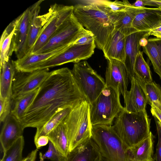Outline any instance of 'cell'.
Wrapping results in <instances>:
<instances>
[{
    "instance_id": "ab89813d",
    "label": "cell",
    "mask_w": 161,
    "mask_h": 161,
    "mask_svg": "<svg viewBox=\"0 0 161 161\" xmlns=\"http://www.w3.org/2000/svg\"><path fill=\"white\" fill-rule=\"evenodd\" d=\"M149 36H153L157 38L161 39V24L157 27L148 31Z\"/></svg>"
},
{
    "instance_id": "4fadbf2b",
    "label": "cell",
    "mask_w": 161,
    "mask_h": 161,
    "mask_svg": "<svg viewBox=\"0 0 161 161\" xmlns=\"http://www.w3.org/2000/svg\"><path fill=\"white\" fill-rule=\"evenodd\" d=\"M31 17L30 8L15 19L16 24L12 40L13 52L18 59L26 54V47Z\"/></svg>"
},
{
    "instance_id": "44dd1931",
    "label": "cell",
    "mask_w": 161,
    "mask_h": 161,
    "mask_svg": "<svg viewBox=\"0 0 161 161\" xmlns=\"http://www.w3.org/2000/svg\"><path fill=\"white\" fill-rule=\"evenodd\" d=\"M69 46L45 53L27 54L22 58L14 61L16 69L21 72H30L36 65L61 53Z\"/></svg>"
},
{
    "instance_id": "b9f144b4",
    "label": "cell",
    "mask_w": 161,
    "mask_h": 161,
    "mask_svg": "<svg viewBox=\"0 0 161 161\" xmlns=\"http://www.w3.org/2000/svg\"><path fill=\"white\" fill-rule=\"evenodd\" d=\"M38 149H36L32 151L22 161H35Z\"/></svg>"
},
{
    "instance_id": "836d02e7",
    "label": "cell",
    "mask_w": 161,
    "mask_h": 161,
    "mask_svg": "<svg viewBox=\"0 0 161 161\" xmlns=\"http://www.w3.org/2000/svg\"><path fill=\"white\" fill-rule=\"evenodd\" d=\"M12 101L11 98H0V121L3 122L7 117L11 114Z\"/></svg>"
},
{
    "instance_id": "d6986e66",
    "label": "cell",
    "mask_w": 161,
    "mask_h": 161,
    "mask_svg": "<svg viewBox=\"0 0 161 161\" xmlns=\"http://www.w3.org/2000/svg\"><path fill=\"white\" fill-rule=\"evenodd\" d=\"M154 136L150 131L145 139L125 151L127 161H155Z\"/></svg>"
},
{
    "instance_id": "8992f818",
    "label": "cell",
    "mask_w": 161,
    "mask_h": 161,
    "mask_svg": "<svg viewBox=\"0 0 161 161\" xmlns=\"http://www.w3.org/2000/svg\"><path fill=\"white\" fill-rule=\"evenodd\" d=\"M92 134L100 151V161H127L125 150L113 125H92Z\"/></svg>"
},
{
    "instance_id": "8d00e7d4",
    "label": "cell",
    "mask_w": 161,
    "mask_h": 161,
    "mask_svg": "<svg viewBox=\"0 0 161 161\" xmlns=\"http://www.w3.org/2000/svg\"><path fill=\"white\" fill-rule=\"evenodd\" d=\"M94 40L93 35L90 31L77 40L74 44L84 45L89 44Z\"/></svg>"
},
{
    "instance_id": "74e56055",
    "label": "cell",
    "mask_w": 161,
    "mask_h": 161,
    "mask_svg": "<svg viewBox=\"0 0 161 161\" xmlns=\"http://www.w3.org/2000/svg\"><path fill=\"white\" fill-rule=\"evenodd\" d=\"M49 142V139L47 136H42L37 139L35 143L36 149H38L47 145Z\"/></svg>"
},
{
    "instance_id": "d6a6232c",
    "label": "cell",
    "mask_w": 161,
    "mask_h": 161,
    "mask_svg": "<svg viewBox=\"0 0 161 161\" xmlns=\"http://www.w3.org/2000/svg\"><path fill=\"white\" fill-rule=\"evenodd\" d=\"M103 2L113 12L120 14L126 11L127 6L129 2L125 0L122 1L115 0L111 1L107 0H103Z\"/></svg>"
},
{
    "instance_id": "1f68e13d",
    "label": "cell",
    "mask_w": 161,
    "mask_h": 161,
    "mask_svg": "<svg viewBox=\"0 0 161 161\" xmlns=\"http://www.w3.org/2000/svg\"><path fill=\"white\" fill-rule=\"evenodd\" d=\"M148 103L161 111V87L154 82L145 84Z\"/></svg>"
},
{
    "instance_id": "7c38bea8",
    "label": "cell",
    "mask_w": 161,
    "mask_h": 161,
    "mask_svg": "<svg viewBox=\"0 0 161 161\" xmlns=\"http://www.w3.org/2000/svg\"><path fill=\"white\" fill-rule=\"evenodd\" d=\"M107 60V66L105 74L106 86L119 91L124 100L128 91L129 79L125 64L115 59Z\"/></svg>"
},
{
    "instance_id": "52a82bcc",
    "label": "cell",
    "mask_w": 161,
    "mask_h": 161,
    "mask_svg": "<svg viewBox=\"0 0 161 161\" xmlns=\"http://www.w3.org/2000/svg\"><path fill=\"white\" fill-rule=\"evenodd\" d=\"M71 71L79 88L92 104L106 87L105 80L86 61L75 63Z\"/></svg>"
},
{
    "instance_id": "83f0119b",
    "label": "cell",
    "mask_w": 161,
    "mask_h": 161,
    "mask_svg": "<svg viewBox=\"0 0 161 161\" xmlns=\"http://www.w3.org/2000/svg\"><path fill=\"white\" fill-rule=\"evenodd\" d=\"M63 121L47 136L49 141L65 157L69 150L68 138Z\"/></svg>"
},
{
    "instance_id": "3957f363",
    "label": "cell",
    "mask_w": 161,
    "mask_h": 161,
    "mask_svg": "<svg viewBox=\"0 0 161 161\" xmlns=\"http://www.w3.org/2000/svg\"><path fill=\"white\" fill-rule=\"evenodd\" d=\"M150 122L146 109L132 113L125 109L119 114L113 126L125 151L149 135Z\"/></svg>"
},
{
    "instance_id": "d4e9b609",
    "label": "cell",
    "mask_w": 161,
    "mask_h": 161,
    "mask_svg": "<svg viewBox=\"0 0 161 161\" xmlns=\"http://www.w3.org/2000/svg\"><path fill=\"white\" fill-rule=\"evenodd\" d=\"M152 64L154 71L161 79V39L150 38L147 45L142 47Z\"/></svg>"
},
{
    "instance_id": "2e32d148",
    "label": "cell",
    "mask_w": 161,
    "mask_h": 161,
    "mask_svg": "<svg viewBox=\"0 0 161 161\" xmlns=\"http://www.w3.org/2000/svg\"><path fill=\"white\" fill-rule=\"evenodd\" d=\"M3 123L0 134L1 150L3 154L23 136L24 129L19 121L11 114Z\"/></svg>"
},
{
    "instance_id": "484cf974",
    "label": "cell",
    "mask_w": 161,
    "mask_h": 161,
    "mask_svg": "<svg viewBox=\"0 0 161 161\" xmlns=\"http://www.w3.org/2000/svg\"><path fill=\"white\" fill-rule=\"evenodd\" d=\"M39 88L22 95L12 101L11 114L19 121L33 102Z\"/></svg>"
},
{
    "instance_id": "5b68a950",
    "label": "cell",
    "mask_w": 161,
    "mask_h": 161,
    "mask_svg": "<svg viewBox=\"0 0 161 161\" xmlns=\"http://www.w3.org/2000/svg\"><path fill=\"white\" fill-rule=\"evenodd\" d=\"M63 121L68 138L69 151L92 138L90 104L87 100L73 108Z\"/></svg>"
},
{
    "instance_id": "4316f807",
    "label": "cell",
    "mask_w": 161,
    "mask_h": 161,
    "mask_svg": "<svg viewBox=\"0 0 161 161\" xmlns=\"http://www.w3.org/2000/svg\"><path fill=\"white\" fill-rule=\"evenodd\" d=\"M16 24L15 19L11 22L3 32L0 40V65L10 58L13 52L12 40Z\"/></svg>"
},
{
    "instance_id": "ffe728a7",
    "label": "cell",
    "mask_w": 161,
    "mask_h": 161,
    "mask_svg": "<svg viewBox=\"0 0 161 161\" xmlns=\"http://www.w3.org/2000/svg\"><path fill=\"white\" fill-rule=\"evenodd\" d=\"M161 24V7L157 8L146 7L144 11L138 14L133 23L138 31H149Z\"/></svg>"
},
{
    "instance_id": "60d3db41",
    "label": "cell",
    "mask_w": 161,
    "mask_h": 161,
    "mask_svg": "<svg viewBox=\"0 0 161 161\" xmlns=\"http://www.w3.org/2000/svg\"><path fill=\"white\" fill-rule=\"evenodd\" d=\"M151 106V112L153 116L156 118L161 122V111L153 106Z\"/></svg>"
},
{
    "instance_id": "ba28073f",
    "label": "cell",
    "mask_w": 161,
    "mask_h": 161,
    "mask_svg": "<svg viewBox=\"0 0 161 161\" xmlns=\"http://www.w3.org/2000/svg\"><path fill=\"white\" fill-rule=\"evenodd\" d=\"M89 31L80 23L73 12L47 43L35 53L48 52L69 46Z\"/></svg>"
},
{
    "instance_id": "cb8c5ba5",
    "label": "cell",
    "mask_w": 161,
    "mask_h": 161,
    "mask_svg": "<svg viewBox=\"0 0 161 161\" xmlns=\"http://www.w3.org/2000/svg\"><path fill=\"white\" fill-rule=\"evenodd\" d=\"M0 98H11L13 77L16 70L14 61L10 58L0 65Z\"/></svg>"
},
{
    "instance_id": "4dcf8cb0",
    "label": "cell",
    "mask_w": 161,
    "mask_h": 161,
    "mask_svg": "<svg viewBox=\"0 0 161 161\" xmlns=\"http://www.w3.org/2000/svg\"><path fill=\"white\" fill-rule=\"evenodd\" d=\"M24 145L23 136L20 137L3 154L0 161H22Z\"/></svg>"
},
{
    "instance_id": "f6af8a7d",
    "label": "cell",
    "mask_w": 161,
    "mask_h": 161,
    "mask_svg": "<svg viewBox=\"0 0 161 161\" xmlns=\"http://www.w3.org/2000/svg\"><path fill=\"white\" fill-rule=\"evenodd\" d=\"M39 160L38 161H44V158L43 157L42 153H39Z\"/></svg>"
},
{
    "instance_id": "e0dca14e",
    "label": "cell",
    "mask_w": 161,
    "mask_h": 161,
    "mask_svg": "<svg viewBox=\"0 0 161 161\" xmlns=\"http://www.w3.org/2000/svg\"><path fill=\"white\" fill-rule=\"evenodd\" d=\"M101 154L92 137L69 151L63 161H100Z\"/></svg>"
},
{
    "instance_id": "7402d4cb",
    "label": "cell",
    "mask_w": 161,
    "mask_h": 161,
    "mask_svg": "<svg viewBox=\"0 0 161 161\" xmlns=\"http://www.w3.org/2000/svg\"><path fill=\"white\" fill-rule=\"evenodd\" d=\"M146 7H137L130 3L126 11L120 13L115 23V29L126 36L138 31L133 26V20L139 13L144 11Z\"/></svg>"
},
{
    "instance_id": "ac0fdd59",
    "label": "cell",
    "mask_w": 161,
    "mask_h": 161,
    "mask_svg": "<svg viewBox=\"0 0 161 161\" xmlns=\"http://www.w3.org/2000/svg\"><path fill=\"white\" fill-rule=\"evenodd\" d=\"M148 32L138 31L126 36L125 57L124 64L130 80L134 76V68L136 59L141 51L140 40L145 36Z\"/></svg>"
},
{
    "instance_id": "f35d334b",
    "label": "cell",
    "mask_w": 161,
    "mask_h": 161,
    "mask_svg": "<svg viewBox=\"0 0 161 161\" xmlns=\"http://www.w3.org/2000/svg\"><path fill=\"white\" fill-rule=\"evenodd\" d=\"M144 6H149L156 7L158 8L161 7V0H142Z\"/></svg>"
},
{
    "instance_id": "5bb4252c",
    "label": "cell",
    "mask_w": 161,
    "mask_h": 161,
    "mask_svg": "<svg viewBox=\"0 0 161 161\" xmlns=\"http://www.w3.org/2000/svg\"><path fill=\"white\" fill-rule=\"evenodd\" d=\"M130 81V89L124 100L125 109L132 113L146 109L148 102L144 88L145 84L135 75Z\"/></svg>"
},
{
    "instance_id": "8fae6325",
    "label": "cell",
    "mask_w": 161,
    "mask_h": 161,
    "mask_svg": "<svg viewBox=\"0 0 161 161\" xmlns=\"http://www.w3.org/2000/svg\"><path fill=\"white\" fill-rule=\"evenodd\" d=\"M48 69L25 72L16 69L12 82V101L19 97L39 88L50 75Z\"/></svg>"
},
{
    "instance_id": "7a4b0ae2",
    "label": "cell",
    "mask_w": 161,
    "mask_h": 161,
    "mask_svg": "<svg viewBox=\"0 0 161 161\" xmlns=\"http://www.w3.org/2000/svg\"><path fill=\"white\" fill-rule=\"evenodd\" d=\"M73 14L80 23L93 35L96 46L103 51L115 31L119 14L112 11L103 0L75 1Z\"/></svg>"
},
{
    "instance_id": "d590c367",
    "label": "cell",
    "mask_w": 161,
    "mask_h": 161,
    "mask_svg": "<svg viewBox=\"0 0 161 161\" xmlns=\"http://www.w3.org/2000/svg\"><path fill=\"white\" fill-rule=\"evenodd\" d=\"M154 117L158 135V142L156 146L155 158L156 161H161V122L156 118Z\"/></svg>"
},
{
    "instance_id": "6da1fadb",
    "label": "cell",
    "mask_w": 161,
    "mask_h": 161,
    "mask_svg": "<svg viewBox=\"0 0 161 161\" xmlns=\"http://www.w3.org/2000/svg\"><path fill=\"white\" fill-rule=\"evenodd\" d=\"M85 100L71 70L66 67L52 71L20 122L24 129L39 128L58 112L73 108Z\"/></svg>"
},
{
    "instance_id": "9a60e30c",
    "label": "cell",
    "mask_w": 161,
    "mask_h": 161,
    "mask_svg": "<svg viewBox=\"0 0 161 161\" xmlns=\"http://www.w3.org/2000/svg\"><path fill=\"white\" fill-rule=\"evenodd\" d=\"M43 1L39 0L29 7L31 17L26 47V54L30 52L43 27L52 14V8L50 6L47 13L43 15H38L40 9V5Z\"/></svg>"
},
{
    "instance_id": "277c9868",
    "label": "cell",
    "mask_w": 161,
    "mask_h": 161,
    "mask_svg": "<svg viewBox=\"0 0 161 161\" xmlns=\"http://www.w3.org/2000/svg\"><path fill=\"white\" fill-rule=\"evenodd\" d=\"M120 95L119 91L106 86L95 101L90 104L92 125H113L114 119L125 109L120 103Z\"/></svg>"
},
{
    "instance_id": "9c48e42d",
    "label": "cell",
    "mask_w": 161,
    "mask_h": 161,
    "mask_svg": "<svg viewBox=\"0 0 161 161\" xmlns=\"http://www.w3.org/2000/svg\"><path fill=\"white\" fill-rule=\"evenodd\" d=\"M96 46L95 41L84 45L73 43L61 53L36 65L30 72L48 69L69 62L76 63L87 59L94 54Z\"/></svg>"
},
{
    "instance_id": "603a6c76",
    "label": "cell",
    "mask_w": 161,
    "mask_h": 161,
    "mask_svg": "<svg viewBox=\"0 0 161 161\" xmlns=\"http://www.w3.org/2000/svg\"><path fill=\"white\" fill-rule=\"evenodd\" d=\"M126 36L115 31L107 45L103 51L107 60L115 59L124 63L125 57Z\"/></svg>"
},
{
    "instance_id": "30bf717a",
    "label": "cell",
    "mask_w": 161,
    "mask_h": 161,
    "mask_svg": "<svg viewBox=\"0 0 161 161\" xmlns=\"http://www.w3.org/2000/svg\"><path fill=\"white\" fill-rule=\"evenodd\" d=\"M51 6L53 10L52 15L43 27L32 49L27 54L35 53L42 47L73 12V6L55 3Z\"/></svg>"
},
{
    "instance_id": "e575fe53",
    "label": "cell",
    "mask_w": 161,
    "mask_h": 161,
    "mask_svg": "<svg viewBox=\"0 0 161 161\" xmlns=\"http://www.w3.org/2000/svg\"><path fill=\"white\" fill-rule=\"evenodd\" d=\"M48 150L43 154L44 159H48L52 161H63L64 157L49 141Z\"/></svg>"
},
{
    "instance_id": "ee69618b",
    "label": "cell",
    "mask_w": 161,
    "mask_h": 161,
    "mask_svg": "<svg viewBox=\"0 0 161 161\" xmlns=\"http://www.w3.org/2000/svg\"><path fill=\"white\" fill-rule=\"evenodd\" d=\"M131 4L133 6L136 7H145L143 5L142 0H137Z\"/></svg>"
},
{
    "instance_id": "7bdbcfd3",
    "label": "cell",
    "mask_w": 161,
    "mask_h": 161,
    "mask_svg": "<svg viewBox=\"0 0 161 161\" xmlns=\"http://www.w3.org/2000/svg\"><path fill=\"white\" fill-rule=\"evenodd\" d=\"M149 36L147 33L145 36L140 39L139 41V44L141 46L143 47L147 45L148 40V38Z\"/></svg>"
},
{
    "instance_id": "f1b7e54d",
    "label": "cell",
    "mask_w": 161,
    "mask_h": 161,
    "mask_svg": "<svg viewBox=\"0 0 161 161\" xmlns=\"http://www.w3.org/2000/svg\"><path fill=\"white\" fill-rule=\"evenodd\" d=\"M73 108L68 107L56 113L43 125L36 129L34 136V142L42 136H47L54 129L59 125L69 114Z\"/></svg>"
},
{
    "instance_id": "f546056e",
    "label": "cell",
    "mask_w": 161,
    "mask_h": 161,
    "mask_svg": "<svg viewBox=\"0 0 161 161\" xmlns=\"http://www.w3.org/2000/svg\"><path fill=\"white\" fill-rule=\"evenodd\" d=\"M134 72L135 75L145 84L153 82L151 71L143 58V52L140 51L136 57Z\"/></svg>"
}]
</instances>
